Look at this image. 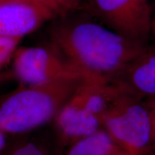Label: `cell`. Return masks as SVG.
<instances>
[{"label":"cell","instance_id":"obj_1","mask_svg":"<svg viewBox=\"0 0 155 155\" xmlns=\"http://www.w3.org/2000/svg\"><path fill=\"white\" fill-rule=\"evenodd\" d=\"M55 19L49 45L87 80L110 83L145 47L124 38L81 8Z\"/></svg>","mask_w":155,"mask_h":155},{"label":"cell","instance_id":"obj_2","mask_svg":"<svg viewBox=\"0 0 155 155\" xmlns=\"http://www.w3.org/2000/svg\"><path fill=\"white\" fill-rule=\"evenodd\" d=\"M83 80L61 79L23 86L0 96V129L15 137L35 132L53 121Z\"/></svg>","mask_w":155,"mask_h":155},{"label":"cell","instance_id":"obj_3","mask_svg":"<svg viewBox=\"0 0 155 155\" xmlns=\"http://www.w3.org/2000/svg\"><path fill=\"white\" fill-rule=\"evenodd\" d=\"M116 88L83 80L54 119L53 134L62 152L79 139L103 129V119Z\"/></svg>","mask_w":155,"mask_h":155},{"label":"cell","instance_id":"obj_4","mask_svg":"<svg viewBox=\"0 0 155 155\" xmlns=\"http://www.w3.org/2000/svg\"><path fill=\"white\" fill-rule=\"evenodd\" d=\"M116 88L103 119V129L127 155H149L152 127L144 100Z\"/></svg>","mask_w":155,"mask_h":155},{"label":"cell","instance_id":"obj_5","mask_svg":"<svg viewBox=\"0 0 155 155\" xmlns=\"http://www.w3.org/2000/svg\"><path fill=\"white\" fill-rule=\"evenodd\" d=\"M80 8L130 41L146 46L150 34V0H83Z\"/></svg>","mask_w":155,"mask_h":155},{"label":"cell","instance_id":"obj_6","mask_svg":"<svg viewBox=\"0 0 155 155\" xmlns=\"http://www.w3.org/2000/svg\"><path fill=\"white\" fill-rule=\"evenodd\" d=\"M13 57L12 75L23 86L44 84L61 79H86L50 45L18 48Z\"/></svg>","mask_w":155,"mask_h":155},{"label":"cell","instance_id":"obj_7","mask_svg":"<svg viewBox=\"0 0 155 155\" xmlns=\"http://www.w3.org/2000/svg\"><path fill=\"white\" fill-rule=\"evenodd\" d=\"M59 15L45 0H9L0 3V36L20 40Z\"/></svg>","mask_w":155,"mask_h":155},{"label":"cell","instance_id":"obj_8","mask_svg":"<svg viewBox=\"0 0 155 155\" xmlns=\"http://www.w3.org/2000/svg\"><path fill=\"white\" fill-rule=\"evenodd\" d=\"M110 84L143 99L154 96L155 46H145Z\"/></svg>","mask_w":155,"mask_h":155},{"label":"cell","instance_id":"obj_9","mask_svg":"<svg viewBox=\"0 0 155 155\" xmlns=\"http://www.w3.org/2000/svg\"><path fill=\"white\" fill-rule=\"evenodd\" d=\"M61 155H127L104 129L79 139Z\"/></svg>","mask_w":155,"mask_h":155},{"label":"cell","instance_id":"obj_10","mask_svg":"<svg viewBox=\"0 0 155 155\" xmlns=\"http://www.w3.org/2000/svg\"><path fill=\"white\" fill-rule=\"evenodd\" d=\"M30 134L17 137L7 145L4 155H61L63 152L55 136L50 139L30 136Z\"/></svg>","mask_w":155,"mask_h":155},{"label":"cell","instance_id":"obj_11","mask_svg":"<svg viewBox=\"0 0 155 155\" xmlns=\"http://www.w3.org/2000/svg\"><path fill=\"white\" fill-rule=\"evenodd\" d=\"M19 39L0 36V71L14 56Z\"/></svg>","mask_w":155,"mask_h":155},{"label":"cell","instance_id":"obj_12","mask_svg":"<svg viewBox=\"0 0 155 155\" xmlns=\"http://www.w3.org/2000/svg\"><path fill=\"white\" fill-rule=\"evenodd\" d=\"M48 4L63 15L67 12L80 8L83 0H45Z\"/></svg>","mask_w":155,"mask_h":155},{"label":"cell","instance_id":"obj_13","mask_svg":"<svg viewBox=\"0 0 155 155\" xmlns=\"http://www.w3.org/2000/svg\"><path fill=\"white\" fill-rule=\"evenodd\" d=\"M143 100L150 117L151 127H152V148H151V152H152L155 149V95L147 97Z\"/></svg>","mask_w":155,"mask_h":155},{"label":"cell","instance_id":"obj_14","mask_svg":"<svg viewBox=\"0 0 155 155\" xmlns=\"http://www.w3.org/2000/svg\"><path fill=\"white\" fill-rule=\"evenodd\" d=\"M151 7H152V18H151L150 40L148 44L155 46V5H151Z\"/></svg>","mask_w":155,"mask_h":155},{"label":"cell","instance_id":"obj_15","mask_svg":"<svg viewBox=\"0 0 155 155\" xmlns=\"http://www.w3.org/2000/svg\"><path fill=\"white\" fill-rule=\"evenodd\" d=\"M7 134L0 129V155H4L5 152L7 149Z\"/></svg>","mask_w":155,"mask_h":155},{"label":"cell","instance_id":"obj_16","mask_svg":"<svg viewBox=\"0 0 155 155\" xmlns=\"http://www.w3.org/2000/svg\"><path fill=\"white\" fill-rule=\"evenodd\" d=\"M12 78L11 73L3 72V71H0V87H1L4 83L9 81V79Z\"/></svg>","mask_w":155,"mask_h":155},{"label":"cell","instance_id":"obj_17","mask_svg":"<svg viewBox=\"0 0 155 155\" xmlns=\"http://www.w3.org/2000/svg\"><path fill=\"white\" fill-rule=\"evenodd\" d=\"M149 155H155V149H154V150H153V151H152V152H151V153H150V154H149Z\"/></svg>","mask_w":155,"mask_h":155},{"label":"cell","instance_id":"obj_18","mask_svg":"<svg viewBox=\"0 0 155 155\" xmlns=\"http://www.w3.org/2000/svg\"><path fill=\"white\" fill-rule=\"evenodd\" d=\"M7 1H9V0H0V3H2V2H7ZM46 2V1H45ZM50 5V4H49Z\"/></svg>","mask_w":155,"mask_h":155}]
</instances>
